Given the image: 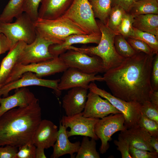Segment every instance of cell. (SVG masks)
Wrapping results in <instances>:
<instances>
[{"mask_svg": "<svg viewBox=\"0 0 158 158\" xmlns=\"http://www.w3.org/2000/svg\"><path fill=\"white\" fill-rule=\"evenodd\" d=\"M154 55L137 53L105 71L104 81L113 95L127 102L141 104L150 101L153 91L151 75Z\"/></svg>", "mask_w": 158, "mask_h": 158, "instance_id": "cell-1", "label": "cell"}, {"mask_svg": "<svg viewBox=\"0 0 158 158\" xmlns=\"http://www.w3.org/2000/svg\"><path fill=\"white\" fill-rule=\"evenodd\" d=\"M42 120L41 109L37 98L27 106L6 112L0 116V146L19 147L32 142Z\"/></svg>", "mask_w": 158, "mask_h": 158, "instance_id": "cell-2", "label": "cell"}, {"mask_svg": "<svg viewBox=\"0 0 158 158\" xmlns=\"http://www.w3.org/2000/svg\"><path fill=\"white\" fill-rule=\"evenodd\" d=\"M96 22L101 33L97 46L85 48L71 46L68 47L66 50L72 49L99 57L102 61L105 72L119 65L125 58L120 56L115 50L114 40L117 34L99 20Z\"/></svg>", "mask_w": 158, "mask_h": 158, "instance_id": "cell-3", "label": "cell"}, {"mask_svg": "<svg viewBox=\"0 0 158 158\" xmlns=\"http://www.w3.org/2000/svg\"><path fill=\"white\" fill-rule=\"evenodd\" d=\"M34 25L37 34L54 44L62 43L72 34H87L68 19L61 17L54 19L38 18L34 22Z\"/></svg>", "mask_w": 158, "mask_h": 158, "instance_id": "cell-4", "label": "cell"}, {"mask_svg": "<svg viewBox=\"0 0 158 158\" xmlns=\"http://www.w3.org/2000/svg\"><path fill=\"white\" fill-rule=\"evenodd\" d=\"M61 17L68 19L87 34L101 35L89 0H73Z\"/></svg>", "mask_w": 158, "mask_h": 158, "instance_id": "cell-5", "label": "cell"}, {"mask_svg": "<svg viewBox=\"0 0 158 158\" xmlns=\"http://www.w3.org/2000/svg\"><path fill=\"white\" fill-rule=\"evenodd\" d=\"M15 22L0 23V28L10 42L11 49L18 42L27 44L33 42L37 37L34 21L23 12L16 18Z\"/></svg>", "mask_w": 158, "mask_h": 158, "instance_id": "cell-6", "label": "cell"}, {"mask_svg": "<svg viewBox=\"0 0 158 158\" xmlns=\"http://www.w3.org/2000/svg\"><path fill=\"white\" fill-rule=\"evenodd\" d=\"M68 68L59 56L47 61L27 65L17 63L4 84L18 79L24 73L27 72H33L37 77L42 78V77L63 72Z\"/></svg>", "mask_w": 158, "mask_h": 158, "instance_id": "cell-7", "label": "cell"}, {"mask_svg": "<svg viewBox=\"0 0 158 158\" xmlns=\"http://www.w3.org/2000/svg\"><path fill=\"white\" fill-rule=\"evenodd\" d=\"M88 89L107 100L121 112L125 119V125L126 129L138 125L141 116L140 108L142 104L127 102L116 97L105 90L99 88L93 82L90 83Z\"/></svg>", "mask_w": 158, "mask_h": 158, "instance_id": "cell-8", "label": "cell"}, {"mask_svg": "<svg viewBox=\"0 0 158 158\" xmlns=\"http://www.w3.org/2000/svg\"><path fill=\"white\" fill-rule=\"evenodd\" d=\"M67 51L59 57L68 68H74L89 74L105 72L102 61L99 57L94 55L90 56L72 49Z\"/></svg>", "mask_w": 158, "mask_h": 158, "instance_id": "cell-9", "label": "cell"}, {"mask_svg": "<svg viewBox=\"0 0 158 158\" xmlns=\"http://www.w3.org/2000/svg\"><path fill=\"white\" fill-rule=\"evenodd\" d=\"M125 121L124 116L121 113L111 114L99 119L95 126V131L101 140L99 149L101 154L106 153L108 150L110 146L108 142L111 140V137L114 133L126 129Z\"/></svg>", "mask_w": 158, "mask_h": 158, "instance_id": "cell-10", "label": "cell"}, {"mask_svg": "<svg viewBox=\"0 0 158 158\" xmlns=\"http://www.w3.org/2000/svg\"><path fill=\"white\" fill-rule=\"evenodd\" d=\"M54 44L37 33L35 40L26 44L20 54L18 63L23 65L38 63L51 59L55 57L50 52L49 47Z\"/></svg>", "mask_w": 158, "mask_h": 158, "instance_id": "cell-11", "label": "cell"}, {"mask_svg": "<svg viewBox=\"0 0 158 158\" xmlns=\"http://www.w3.org/2000/svg\"><path fill=\"white\" fill-rule=\"evenodd\" d=\"M99 118L86 117L83 116L82 112L71 116H63L60 122L67 128L68 138L75 135L87 136L94 139H99L95 131V126Z\"/></svg>", "mask_w": 158, "mask_h": 158, "instance_id": "cell-12", "label": "cell"}, {"mask_svg": "<svg viewBox=\"0 0 158 158\" xmlns=\"http://www.w3.org/2000/svg\"><path fill=\"white\" fill-rule=\"evenodd\" d=\"M60 79L55 80L42 79L37 77L34 73L27 72L24 73L18 79L7 83L0 87V97L8 96L10 91L14 89L32 86L45 87L54 90L58 95H61V91L58 89Z\"/></svg>", "mask_w": 158, "mask_h": 158, "instance_id": "cell-13", "label": "cell"}, {"mask_svg": "<svg viewBox=\"0 0 158 158\" xmlns=\"http://www.w3.org/2000/svg\"><path fill=\"white\" fill-rule=\"evenodd\" d=\"M96 74L87 73L75 68L68 67L63 72L58 89L60 91L75 87H82L88 90L90 83L95 81H104L103 77Z\"/></svg>", "mask_w": 158, "mask_h": 158, "instance_id": "cell-14", "label": "cell"}, {"mask_svg": "<svg viewBox=\"0 0 158 158\" xmlns=\"http://www.w3.org/2000/svg\"><path fill=\"white\" fill-rule=\"evenodd\" d=\"M82 113L85 117L99 119L111 114L121 113L107 100L103 99L98 94L90 91Z\"/></svg>", "mask_w": 158, "mask_h": 158, "instance_id": "cell-15", "label": "cell"}, {"mask_svg": "<svg viewBox=\"0 0 158 158\" xmlns=\"http://www.w3.org/2000/svg\"><path fill=\"white\" fill-rule=\"evenodd\" d=\"M88 89L82 87L71 88L62 98V107L66 116H71L83 111L87 99Z\"/></svg>", "mask_w": 158, "mask_h": 158, "instance_id": "cell-16", "label": "cell"}, {"mask_svg": "<svg viewBox=\"0 0 158 158\" xmlns=\"http://www.w3.org/2000/svg\"><path fill=\"white\" fill-rule=\"evenodd\" d=\"M58 130L51 121L42 120L33 135L32 142L36 147L44 149L52 147L56 141Z\"/></svg>", "mask_w": 158, "mask_h": 158, "instance_id": "cell-17", "label": "cell"}, {"mask_svg": "<svg viewBox=\"0 0 158 158\" xmlns=\"http://www.w3.org/2000/svg\"><path fill=\"white\" fill-rule=\"evenodd\" d=\"M36 98L26 87L16 89L12 95L0 97V116L8 111L16 107H24L32 102Z\"/></svg>", "mask_w": 158, "mask_h": 158, "instance_id": "cell-18", "label": "cell"}, {"mask_svg": "<svg viewBox=\"0 0 158 158\" xmlns=\"http://www.w3.org/2000/svg\"><path fill=\"white\" fill-rule=\"evenodd\" d=\"M119 135L126 140L130 146L150 152L155 151L150 145L152 136L138 125L121 131Z\"/></svg>", "mask_w": 158, "mask_h": 158, "instance_id": "cell-19", "label": "cell"}, {"mask_svg": "<svg viewBox=\"0 0 158 158\" xmlns=\"http://www.w3.org/2000/svg\"><path fill=\"white\" fill-rule=\"evenodd\" d=\"M66 129L60 122L56 140L52 147L53 151L51 158H58L66 154H70L71 158L75 157L74 154L78 152L81 143L79 141L74 143L70 142L67 134Z\"/></svg>", "mask_w": 158, "mask_h": 158, "instance_id": "cell-20", "label": "cell"}, {"mask_svg": "<svg viewBox=\"0 0 158 158\" xmlns=\"http://www.w3.org/2000/svg\"><path fill=\"white\" fill-rule=\"evenodd\" d=\"M101 35L73 34L67 37L62 43L53 44L49 48L50 52L54 57H57L65 52L66 48L75 44L96 43L98 44Z\"/></svg>", "mask_w": 158, "mask_h": 158, "instance_id": "cell-21", "label": "cell"}, {"mask_svg": "<svg viewBox=\"0 0 158 158\" xmlns=\"http://www.w3.org/2000/svg\"><path fill=\"white\" fill-rule=\"evenodd\" d=\"M73 0H41L38 18L54 19L61 17Z\"/></svg>", "mask_w": 158, "mask_h": 158, "instance_id": "cell-22", "label": "cell"}, {"mask_svg": "<svg viewBox=\"0 0 158 158\" xmlns=\"http://www.w3.org/2000/svg\"><path fill=\"white\" fill-rule=\"evenodd\" d=\"M26 44L23 41L18 42L3 59L0 66V87L4 85L18 63V57Z\"/></svg>", "mask_w": 158, "mask_h": 158, "instance_id": "cell-23", "label": "cell"}, {"mask_svg": "<svg viewBox=\"0 0 158 158\" xmlns=\"http://www.w3.org/2000/svg\"><path fill=\"white\" fill-rule=\"evenodd\" d=\"M133 27L158 37V15L147 14L134 16Z\"/></svg>", "mask_w": 158, "mask_h": 158, "instance_id": "cell-24", "label": "cell"}, {"mask_svg": "<svg viewBox=\"0 0 158 158\" xmlns=\"http://www.w3.org/2000/svg\"><path fill=\"white\" fill-rule=\"evenodd\" d=\"M128 13L134 16L143 14H158V0H139L135 1Z\"/></svg>", "mask_w": 158, "mask_h": 158, "instance_id": "cell-25", "label": "cell"}, {"mask_svg": "<svg viewBox=\"0 0 158 158\" xmlns=\"http://www.w3.org/2000/svg\"><path fill=\"white\" fill-rule=\"evenodd\" d=\"M113 0H90L95 18L106 25L112 6Z\"/></svg>", "mask_w": 158, "mask_h": 158, "instance_id": "cell-26", "label": "cell"}, {"mask_svg": "<svg viewBox=\"0 0 158 158\" xmlns=\"http://www.w3.org/2000/svg\"><path fill=\"white\" fill-rule=\"evenodd\" d=\"M25 0H9L0 15V23L11 22L23 13Z\"/></svg>", "mask_w": 158, "mask_h": 158, "instance_id": "cell-27", "label": "cell"}, {"mask_svg": "<svg viewBox=\"0 0 158 158\" xmlns=\"http://www.w3.org/2000/svg\"><path fill=\"white\" fill-rule=\"evenodd\" d=\"M95 139L84 136L75 157L76 158H99V153L96 150V142Z\"/></svg>", "mask_w": 158, "mask_h": 158, "instance_id": "cell-28", "label": "cell"}, {"mask_svg": "<svg viewBox=\"0 0 158 158\" xmlns=\"http://www.w3.org/2000/svg\"><path fill=\"white\" fill-rule=\"evenodd\" d=\"M114 46L117 53L124 58L131 57L137 53L122 35L117 34L114 40Z\"/></svg>", "mask_w": 158, "mask_h": 158, "instance_id": "cell-29", "label": "cell"}, {"mask_svg": "<svg viewBox=\"0 0 158 158\" xmlns=\"http://www.w3.org/2000/svg\"><path fill=\"white\" fill-rule=\"evenodd\" d=\"M128 38L143 41L151 47L155 54H158V37L155 35L142 31L133 27L132 35Z\"/></svg>", "mask_w": 158, "mask_h": 158, "instance_id": "cell-30", "label": "cell"}, {"mask_svg": "<svg viewBox=\"0 0 158 158\" xmlns=\"http://www.w3.org/2000/svg\"><path fill=\"white\" fill-rule=\"evenodd\" d=\"M126 12L118 5H112L107 25L111 30L117 34L118 28Z\"/></svg>", "mask_w": 158, "mask_h": 158, "instance_id": "cell-31", "label": "cell"}, {"mask_svg": "<svg viewBox=\"0 0 158 158\" xmlns=\"http://www.w3.org/2000/svg\"><path fill=\"white\" fill-rule=\"evenodd\" d=\"M134 18V16L126 12L118 28L117 33L121 35L126 39L129 37L133 32Z\"/></svg>", "mask_w": 158, "mask_h": 158, "instance_id": "cell-32", "label": "cell"}, {"mask_svg": "<svg viewBox=\"0 0 158 158\" xmlns=\"http://www.w3.org/2000/svg\"><path fill=\"white\" fill-rule=\"evenodd\" d=\"M138 125L152 136L158 137V123L141 114Z\"/></svg>", "mask_w": 158, "mask_h": 158, "instance_id": "cell-33", "label": "cell"}, {"mask_svg": "<svg viewBox=\"0 0 158 158\" xmlns=\"http://www.w3.org/2000/svg\"><path fill=\"white\" fill-rule=\"evenodd\" d=\"M41 0H25L23 11L34 22L38 18V8Z\"/></svg>", "mask_w": 158, "mask_h": 158, "instance_id": "cell-34", "label": "cell"}, {"mask_svg": "<svg viewBox=\"0 0 158 158\" xmlns=\"http://www.w3.org/2000/svg\"><path fill=\"white\" fill-rule=\"evenodd\" d=\"M141 114L158 123V107L150 101H147L142 104Z\"/></svg>", "mask_w": 158, "mask_h": 158, "instance_id": "cell-35", "label": "cell"}, {"mask_svg": "<svg viewBox=\"0 0 158 158\" xmlns=\"http://www.w3.org/2000/svg\"><path fill=\"white\" fill-rule=\"evenodd\" d=\"M127 39L128 43L137 53L143 52L148 55L154 54L151 47L143 41L130 38Z\"/></svg>", "mask_w": 158, "mask_h": 158, "instance_id": "cell-36", "label": "cell"}, {"mask_svg": "<svg viewBox=\"0 0 158 158\" xmlns=\"http://www.w3.org/2000/svg\"><path fill=\"white\" fill-rule=\"evenodd\" d=\"M36 147L32 142L19 147L16 158H35Z\"/></svg>", "mask_w": 158, "mask_h": 158, "instance_id": "cell-37", "label": "cell"}, {"mask_svg": "<svg viewBox=\"0 0 158 158\" xmlns=\"http://www.w3.org/2000/svg\"><path fill=\"white\" fill-rule=\"evenodd\" d=\"M129 152L132 158H157L158 153L150 152L129 146Z\"/></svg>", "mask_w": 158, "mask_h": 158, "instance_id": "cell-38", "label": "cell"}, {"mask_svg": "<svg viewBox=\"0 0 158 158\" xmlns=\"http://www.w3.org/2000/svg\"><path fill=\"white\" fill-rule=\"evenodd\" d=\"M114 144L117 147V149L121 154L122 158H132L129 152L130 145L128 142L118 135V140H114Z\"/></svg>", "mask_w": 158, "mask_h": 158, "instance_id": "cell-39", "label": "cell"}, {"mask_svg": "<svg viewBox=\"0 0 158 158\" xmlns=\"http://www.w3.org/2000/svg\"><path fill=\"white\" fill-rule=\"evenodd\" d=\"M155 55L151 75V85L153 90H158V54Z\"/></svg>", "mask_w": 158, "mask_h": 158, "instance_id": "cell-40", "label": "cell"}, {"mask_svg": "<svg viewBox=\"0 0 158 158\" xmlns=\"http://www.w3.org/2000/svg\"><path fill=\"white\" fill-rule=\"evenodd\" d=\"M17 148L10 145L0 146V158H16Z\"/></svg>", "mask_w": 158, "mask_h": 158, "instance_id": "cell-41", "label": "cell"}, {"mask_svg": "<svg viewBox=\"0 0 158 158\" xmlns=\"http://www.w3.org/2000/svg\"><path fill=\"white\" fill-rule=\"evenodd\" d=\"M11 49V44L9 41L3 34H0V55Z\"/></svg>", "mask_w": 158, "mask_h": 158, "instance_id": "cell-42", "label": "cell"}, {"mask_svg": "<svg viewBox=\"0 0 158 158\" xmlns=\"http://www.w3.org/2000/svg\"><path fill=\"white\" fill-rule=\"evenodd\" d=\"M135 1L134 0H113L112 5H118L128 13Z\"/></svg>", "mask_w": 158, "mask_h": 158, "instance_id": "cell-43", "label": "cell"}, {"mask_svg": "<svg viewBox=\"0 0 158 158\" xmlns=\"http://www.w3.org/2000/svg\"><path fill=\"white\" fill-rule=\"evenodd\" d=\"M150 101L158 107V90H153L150 96Z\"/></svg>", "mask_w": 158, "mask_h": 158, "instance_id": "cell-44", "label": "cell"}, {"mask_svg": "<svg viewBox=\"0 0 158 158\" xmlns=\"http://www.w3.org/2000/svg\"><path fill=\"white\" fill-rule=\"evenodd\" d=\"M44 149L41 147H36L35 158H47L44 152Z\"/></svg>", "mask_w": 158, "mask_h": 158, "instance_id": "cell-45", "label": "cell"}, {"mask_svg": "<svg viewBox=\"0 0 158 158\" xmlns=\"http://www.w3.org/2000/svg\"><path fill=\"white\" fill-rule=\"evenodd\" d=\"M150 144L152 147L158 153V137L152 136Z\"/></svg>", "mask_w": 158, "mask_h": 158, "instance_id": "cell-46", "label": "cell"}, {"mask_svg": "<svg viewBox=\"0 0 158 158\" xmlns=\"http://www.w3.org/2000/svg\"><path fill=\"white\" fill-rule=\"evenodd\" d=\"M2 33V32H1V28H0V34Z\"/></svg>", "mask_w": 158, "mask_h": 158, "instance_id": "cell-47", "label": "cell"}, {"mask_svg": "<svg viewBox=\"0 0 158 158\" xmlns=\"http://www.w3.org/2000/svg\"><path fill=\"white\" fill-rule=\"evenodd\" d=\"M139 0H134L135 1H136Z\"/></svg>", "mask_w": 158, "mask_h": 158, "instance_id": "cell-48", "label": "cell"}, {"mask_svg": "<svg viewBox=\"0 0 158 158\" xmlns=\"http://www.w3.org/2000/svg\"></svg>", "mask_w": 158, "mask_h": 158, "instance_id": "cell-49", "label": "cell"}]
</instances>
